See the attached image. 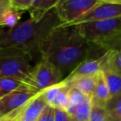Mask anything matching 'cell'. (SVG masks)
Instances as JSON below:
<instances>
[{
	"label": "cell",
	"instance_id": "cell-11",
	"mask_svg": "<svg viewBox=\"0 0 121 121\" xmlns=\"http://www.w3.org/2000/svg\"><path fill=\"white\" fill-rule=\"evenodd\" d=\"M58 0H28L27 11L30 13V18L38 22L46 14L55 8Z\"/></svg>",
	"mask_w": 121,
	"mask_h": 121
},
{
	"label": "cell",
	"instance_id": "cell-8",
	"mask_svg": "<svg viewBox=\"0 0 121 121\" xmlns=\"http://www.w3.org/2000/svg\"><path fill=\"white\" fill-rule=\"evenodd\" d=\"M40 91L32 86L18 89L0 99V118L28 103Z\"/></svg>",
	"mask_w": 121,
	"mask_h": 121
},
{
	"label": "cell",
	"instance_id": "cell-28",
	"mask_svg": "<svg viewBox=\"0 0 121 121\" xmlns=\"http://www.w3.org/2000/svg\"><path fill=\"white\" fill-rule=\"evenodd\" d=\"M111 121H121V118H119V119H113L112 118Z\"/></svg>",
	"mask_w": 121,
	"mask_h": 121
},
{
	"label": "cell",
	"instance_id": "cell-27",
	"mask_svg": "<svg viewBox=\"0 0 121 121\" xmlns=\"http://www.w3.org/2000/svg\"><path fill=\"white\" fill-rule=\"evenodd\" d=\"M9 0H0V20L6 9L9 7Z\"/></svg>",
	"mask_w": 121,
	"mask_h": 121
},
{
	"label": "cell",
	"instance_id": "cell-22",
	"mask_svg": "<svg viewBox=\"0 0 121 121\" xmlns=\"http://www.w3.org/2000/svg\"><path fill=\"white\" fill-rule=\"evenodd\" d=\"M63 86H64V82H63V81H62L61 82L59 83V84L52 86H51V87L46 89L45 91H43L44 99H45L46 102L47 103L48 105H51V106L53 105L54 100H55L57 94H58V92L60 91V90L62 88Z\"/></svg>",
	"mask_w": 121,
	"mask_h": 121
},
{
	"label": "cell",
	"instance_id": "cell-26",
	"mask_svg": "<svg viewBox=\"0 0 121 121\" xmlns=\"http://www.w3.org/2000/svg\"><path fill=\"white\" fill-rule=\"evenodd\" d=\"M17 110H18V109L13 111V112L9 113L7 115L1 117L0 118V121H17Z\"/></svg>",
	"mask_w": 121,
	"mask_h": 121
},
{
	"label": "cell",
	"instance_id": "cell-12",
	"mask_svg": "<svg viewBox=\"0 0 121 121\" xmlns=\"http://www.w3.org/2000/svg\"><path fill=\"white\" fill-rule=\"evenodd\" d=\"M109 99H110V95H109V89L104 81L102 71H100L97 75L95 87L91 96V104L99 107L105 108Z\"/></svg>",
	"mask_w": 121,
	"mask_h": 121
},
{
	"label": "cell",
	"instance_id": "cell-20",
	"mask_svg": "<svg viewBox=\"0 0 121 121\" xmlns=\"http://www.w3.org/2000/svg\"><path fill=\"white\" fill-rule=\"evenodd\" d=\"M64 86H62V88L60 90V91L57 94L55 100H54L53 108H59V109H62L66 110L69 106V102H68V98H67V93L68 90H69L70 86L67 85L64 81Z\"/></svg>",
	"mask_w": 121,
	"mask_h": 121
},
{
	"label": "cell",
	"instance_id": "cell-18",
	"mask_svg": "<svg viewBox=\"0 0 121 121\" xmlns=\"http://www.w3.org/2000/svg\"><path fill=\"white\" fill-rule=\"evenodd\" d=\"M104 69H110L121 75V48L108 51V56Z\"/></svg>",
	"mask_w": 121,
	"mask_h": 121
},
{
	"label": "cell",
	"instance_id": "cell-5",
	"mask_svg": "<svg viewBox=\"0 0 121 121\" xmlns=\"http://www.w3.org/2000/svg\"><path fill=\"white\" fill-rule=\"evenodd\" d=\"M99 0H58L56 12L63 25L71 24L91 10Z\"/></svg>",
	"mask_w": 121,
	"mask_h": 121
},
{
	"label": "cell",
	"instance_id": "cell-4",
	"mask_svg": "<svg viewBox=\"0 0 121 121\" xmlns=\"http://www.w3.org/2000/svg\"><path fill=\"white\" fill-rule=\"evenodd\" d=\"M32 58L33 56L29 52L22 49L1 48L0 77L17 78L32 86L31 61Z\"/></svg>",
	"mask_w": 121,
	"mask_h": 121
},
{
	"label": "cell",
	"instance_id": "cell-29",
	"mask_svg": "<svg viewBox=\"0 0 121 121\" xmlns=\"http://www.w3.org/2000/svg\"><path fill=\"white\" fill-rule=\"evenodd\" d=\"M4 29H5V28H4V27H0V33H1V32H2L4 30Z\"/></svg>",
	"mask_w": 121,
	"mask_h": 121
},
{
	"label": "cell",
	"instance_id": "cell-3",
	"mask_svg": "<svg viewBox=\"0 0 121 121\" xmlns=\"http://www.w3.org/2000/svg\"><path fill=\"white\" fill-rule=\"evenodd\" d=\"M76 25L81 36L97 48L104 52L121 48V17Z\"/></svg>",
	"mask_w": 121,
	"mask_h": 121
},
{
	"label": "cell",
	"instance_id": "cell-23",
	"mask_svg": "<svg viewBox=\"0 0 121 121\" xmlns=\"http://www.w3.org/2000/svg\"><path fill=\"white\" fill-rule=\"evenodd\" d=\"M88 96H86L81 91L73 86H70L67 93L69 105H76L82 103Z\"/></svg>",
	"mask_w": 121,
	"mask_h": 121
},
{
	"label": "cell",
	"instance_id": "cell-9",
	"mask_svg": "<svg viewBox=\"0 0 121 121\" xmlns=\"http://www.w3.org/2000/svg\"><path fill=\"white\" fill-rule=\"evenodd\" d=\"M108 56V52L103 53L99 58H89L81 62L65 79L79 76H94L102 71Z\"/></svg>",
	"mask_w": 121,
	"mask_h": 121
},
{
	"label": "cell",
	"instance_id": "cell-7",
	"mask_svg": "<svg viewBox=\"0 0 121 121\" xmlns=\"http://www.w3.org/2000/svg\"><path fill=\"white\" fill-rule=\"evenodd\" d=\"M121 17V0H99V2L77 21L74 25L93 21L106 20Z\"/></svg>",
	"mask_w": 121,
	"mask_h": 121
},
{
	"label": "cell",
	"instance_id": "cell-6",
	"mask_svg": "<svg viewBox=\"0 0 121 121\" xmlns=\"http://www.w3.org/2000/svg\"><path fill=\"white\" fill-rule=\"evenodd\" d=\"M31 79L32 86L38 91H42L61 82L64 80V76L52 64L41 59L32 66Z\"/></svg>",
	"mask_w": 121,
	"mask_h": 121
},
{
	"label": "cell",
	"instance_id": "cell-24",
	"mask_svg": "<svg viewBox=\"0 0 121 121\" xmlns=\"http://www.w3.org/2000/svg\"><path fill=\"white\" fill-rule=\"evenodd\" d=\"M37 121H55V111L54 108L47 104Z\"/></svg>",
	"mask_w": 121,
	"mask_h": 121
},
{
	"label": "cell",
	"instance_id": "cell-25",
	"mask_svg": "<svg viewBox=\"0 0 121 121\" xmlns=\"http://www.w3.org/2000/svg\"><path fill=\"white\" fill-rule=\"evenodd\" d=\"M55 111V121H73L66 110L59 108H54Z\"/></svg>",
	"mask_w": 121,
	"mask_h": 121
},
{
	"label": "cell",
	"instance_id": "cell-15",
	"mask_svg": "<svg viewBox=\"0 0 121 121\" xmlns=\"http://www.w3.org/2000/svg\"><path fill=\"white\" fill-rule=\"evenodd\" d=\"M110 98L121 94V75L110 69L102 70Z\"/></svg>",
	"mask_w": 121,
	"mask_h": 121
},
{
	"label": "cell",
	"instance_id": "cell-1",
	"mask_svg": "<svg viewBox=\"0 0 121 121\" xmlns=\"http://www.w3.org/2000/svg\"><path fill=\"white\" fill-rule=\"evenodd\" d=\"M96 48L80 33L78 26L60 24L48 34L39 48L41 59L52 64L65 78ZM64 78V79H65Z\"/></svg>",
	"mask_w": 121,
	"mask_h": 121
},
{
	"label": "cell",
	"instance_id": "cell-10",
	"mask_svg": "<svg viewBox=\"0 0 121 121\" xmlns=\"http://www.w3.org/2000/svg\"><path fill=\"white\" fill-rule=\"evenodd\" d=\"M47 105L43 91H40L28 103L19 108L17 115V121H37Z\"/></svg>",
	"mask_w": 121,
	"mask_h": 121
},
{
	"label": "cell",
	"instance_id": "cell-17",
	"mask_svg": "<svg viewBox=\"0 0 121 121\" xmlns=\"http://www.w3.org/2000/svg\"><path fill=\"white\" fill-rule=\"evenodd\" d=\"M23 12L19 11L12 8L10 5L6 9L4 13L3 14L0 20V27H8V29H12L18 24L21 17L22 16Z\"/></svg>",
	"mask_w": 121,
	"mask_h": 121
},
{
	"label": "cell",
	"instance_id": "cell-21",
	"mask_svg": "<svg viewBox=\"0 0 121 121\" xmlns=\"http://www.w3.org/2000/svg\"><path fill=\"white\" fill-rule=\"evenodd\" d=\"M112 118L108 114L105 108L99 107L91 104V109L88 121H111Z\"/></svg>",
	"mask_w": 121,
	"mask_h": 121
},
{
	"label": "cell",
	"instance_id": "cell-13",
	"mask_svg": "<svg viewBox=\"0 0 121 121\" xmlns=\"http://www.w3.org/2000/svg\"><path fill=\"white\" fill-rule=\"evenodd\" d=\"M96 79L97 75L94 76H79L71 79H64L63 81L70 86L81 91L86 96L91 98L96 85Z\"/></svg>",
	"mask_w": 121,
	"mask_h": 121
},
{
	"label": "cell",
	"instance_id": "cell-2",
	"mask_svg": "<svg viewBox=\"0 0 121 121\" xmlns=\"http://www.w3.org/2000/svg\"><path fill=\"white\" fill-rule=\"evenodd\" d=\"M60 24L53 8L38 22L30 18L12 29H4L0 33V49H22L33 56L35 53H39L40 46L48 34Z\"/></svg>",
	"mask_w": 121,
	"mask_h": 121
},
{
	"label": "cell",
	"instance_id": "cell-19",
	"mask_svg": "<svg viewBox=\"0 0 121 121\" xmlns=\"http://www.w3.org/2000/svg\"><path fill=\"white\" fill-rule=\"evenodd\" d=\"M105 109L111 118L113 119L121 118V94L111 97L108 100Z\"/></svg>",
	"mask_w": 121,
	"mask_h": 121
},
{
	"label": "cell",
	"instance_id": "cell-14",
	"mask_svg": "<svg viewBox=\"0 0 121 121\" xmlns=\"http://www.w3.org/2000/svg\"><path fill=\"white\" fill-rule=\"evenodd\" d=\"M91 109V98L87 97L82 103L69 105L66 109L73 121H88Z\"/></svg>",
	"mask_w": 121,
	"mask_h": 121
},
{
	"label": "cell",
	"instance_id": "cell-16",
	"mask_svg": "<svg viewBox=\"0 0 121 121\" xmlns=\"http://www.w3.org/2000/svg\"><path fill=\"white\" fill-rule=\"evenodd\" d=\"M27 86H32L17 78L0 77V99L12 93L13 91H15L21 88L27 87Z\"/></svg>",
	"mask_w": 121,
	"mask_h": 121
}]
</instances>
